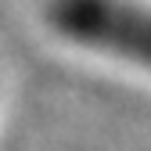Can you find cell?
<instances>
[{
    "label": "cell",
    "instance_id": "1",
    "mask_svg": "<svg viewBox=\"0 0 151 151\" xmlns=\"http://www.w3.org/2000/svg\"><path fill=\"white\" fill-rule=\"evenodd\" d=\"M47 14L68 40L151 68V7L137 0H50Z\"/></svg>",
    "mask_w": 151,
    "mask_h": 151
}]
</instances>
